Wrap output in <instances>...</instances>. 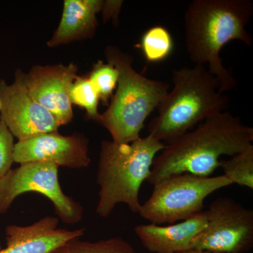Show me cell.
I'll return each mask as SVG.
<instances>
[{"label":"cell","instance_id":"cell-1","mask_svg":"<svg viewBox=\"0 0 253 253\" xmlns=\"http://www.w3.org/2000/svg\"><path fill=\"white\" fill-rule=\"evenodd\" d=\"M253 141V128L224 111L211 116L169 144L155 158L148 182L189 173L211 176L220 167V158L239 154Z\"/></svg>","mask_w":253,"mask_h":253},{"label":"cell","instance_id":"cell-20","mask_svg":"<svg viewBox=\"0 0 253 253\" xmlns=\"http://www.w3.org/2000/svg\"><path fill=\"white\" fill-rule=\"evenodd\" d=\"M14 136L0 118V179L6 175L14 163Z\"/></svg>","mask_w":253,"mask_h":253},{"label":"cell","instance_id":"cell-11","mask_svg":"<svg viewBox=\"0 0 253 253\" xmlns=\"http://www.w3.org/2000/svg\"><path fill=\"white\" fill-rule=\"evenodd\" d=\"M14 162H49L59 167L81 169L90 164L88 139L83 134L45 133L15 144Z\"/></svg>","mask_w":253,"mask_h":253},{"label":"cell","instance_id":"cell-22","mask_svg":"<svg viewBox=\"0 0 253 253\" xmlns=\"http://www.w3.org/2000/svg\"><path fill=\"white\" fill-rule=\"evenodd\" d=\"M178 253H217L209 252V251H198V250H189V251H184V252Z\"/></svg>","mask_w":253,"mask_h":253},{"label":"cell","instance_id":"cell-8","mask_svg":"<svg viewBox=\"0 0 253 253\" xmlns=\"http://www.w3.org/2000/svg\"><path fill=\"white\" fill-rule=\"evenodd\" d=\"M208 223L191 250L246 253L253 247V211L231 198H218L207 211Z\"/></svg>","mask_w":253,"mask_h":253},{"label":"cell","instance_id":"cell-21","mask_svg":"<svg viewBox=\"0 0 253 253\" xmlns=\"http://www.w3.org/2000/svg\"><path fill=\"white\" fill-rule=\"evenodd\" d=\"M123 1L117 0H106L103 3L101 11L104 21H112L114 24L118 21L120 12L122 8Z\"/></svg>","mask_w":253,"mask_h":253},{"label":"cell","instance_id":"cell-13","mask_svg":"<svg viewBox=\"0 0 253 253\" xmlns=\"http://www.w3.org/2000/svg\"><path fill=\"white\" fill-rule=\"evenodd\" d=\"M206 211L168 225L149 223L134 228L145 249L153 253H178L191 250L195 238L207 225Z\"/></svg>","mask_w":253,"mask_h":253},{"label":"cell","instance_id":"cell-24","mask_svg":"<svg viewBox=\"0 0 253 253\" xmlns=\"http://www.w3.org/2000/svg\"><path fill=\"white\" fill-rule=\"evenodd\" d=\"M1 249V245H0V250Z\"/></svg>","mask_w":253,"mask_h":253},{"label":"cell","instance_id":"cell-3","mask_svg":"<svg viewBox=\"0 0 253 253\" xmlns=\"http://www.w3.org/2000/svg\"><path fill=\"white\" fill-rule=\"evenodd\" d=\"M174 86L158 107L148 126L150 135L168 144L196 125L224 112L229 99L219 91L217 78L206 66L195 65L172 71Z\"/></svg>","mask_w":253,"mask_h":253},{"label":"cell","instance_id":"cell-4","mask_svg":"<svg viewBox=\"0 0 253 253\" xmlns=\"http://www.w3.org/2000/svg\"><path fill=\"white\" fill-rule=\"evenodd\" d=\"M165 145L150 134L128 144L101 142L96 174L98 215L107 217L119 204L139 214L141 186L149 179L155 158Z\"/></svg>","mask_w":253,"mask_h":253},{"label":"cell","instance_id":"cell-16","mask_svg":"<svg viewBox=\"0 0 253 253\" xmlns=\"http://www.w3.org/2000/svg\"><path fill=\"white\" fill-rule=\"evenodd\" d=\"M51 253H137L127 241L121 237L101 240L96 242L67 241Z\"/></svg>","mask_w":253,"mask_h":253},{"label":"cell","instance_id":"cell-5","mask_svg":"<svg viewBox=\"0 0 253 253\" xmlns=\"http://www.w3.org/2000/svg\"><path fill=\"white\" fill-rule=\"evenodd\" d=\"M105 56L119 77L109 108L98 123L109 131L113 142L128 144L141 137L145 122L166 97L169 86L138 73L130 55L116 46L106 47Z\"/></svg>","mask_w":253,"mask_h":253},{"label":"cell","instance_id":"cell-10","mask_svg":"<svg viewBox=\"0 0 253 253\" xmlns=\"http://www.w3.org/2000/svg\"><path fill=\"white\" fill-rule=\"evenodd\" d=\"M0 118L18 141L59 131L51 113L30 96L16 75L14 83L0 81Z\"/></svg>","mask_w":253,"mask_h":253},{"label":"cell","instance_id":"cell-19","mask_svg":"<svg viewBox=\"0 0 253 253\" xmlns=\"http://www.w3.org/2000/svg\"><path fill=\"white\" fill-rule=\"evenodd\" d=\"M118 77L119 74L116 67L111 63H104L101 60L95 63L88 77L97 91L100 101L106 106L109 105V99L117 87Z\"/></svg>","mask_w":253,"mask_h":253},{"label":"cell","instance_id":"cell-6","mask_svg":"<svg viewBox=\"0 0 253 253\" xmlns=\"http://www.w3.org/2000/svg\"><path fill=\"white\" fill-rule=\"evenodd\" d=\"M224 175L201 176L182 173L154 184L139 214L152 224L163 225L185 220L202 212L204 201L214 191L231 185Z\"/></svg>","mask_w":253,"mask_h":253},{"label":"cell","instance_id":"cell-2","mask_svg":"<svg viewBox=\"0 0 253 253\" xmlns=\"http://www.w3.org/2000/svg\"><path fill=\"white\" fill-rule=\"evenodd\" d=\"M253 14L252 0H194L184 14L186 50L195 65H208L219 83L222 94L237 84L224 67L221 50L231 41L251 46L253 38L246 26Z\"/></svg>","mask_w":253,"mask_h":253},{"label":"cell","instance_id":"cell-7","mask_svg":"<svg viewBox=\"0 0 253 253\" xmlns=\"http://www.w3.org/2000/svg\"><path fill=\"white\" fill-rule=\"evenodd\" d=\"M59 168L53 163L32 162L10 169L0 179V214L6 212L18 196L36 192L52 203L55 212L63 222L71 225L80 222L83 217V208L63 192Z\"/></svg>","mask_w":253,"mask_h":253},{"label":"cell","instance_id":"cell-9","mask_svg":"<svg viewBox=\"0 0 253 253\" xmlns=\"http://www.w3.org/2000/svg\"><path fill=\"white\" fill-rule=\"evenodd\" d=\"M77 72V66L71 63L35 66L28 73L18 71L16 75L30 96L61 126L68 124L73 118L70 91L78 76Z\"/></svg>","mask_w":253,"mask_h":253},{"label":"cell","instance_id":"cell-18","mask_svg":"<svg viewBox=\"0 0 253 253\" xmlns=\"http://www.w3.org/2000/svg\"><path fill=\"white\" fill-rule=\"evenodd\" d=\"M70 99L72 104L85 109L89 119L97 122L99 121L101 113H99V94L88 77L76 78L70 91Z\"/></svg>","mask_w":253,"mask_h":253},{"label":"cell","instance_id":"cell-12","mask_svg":"<svg viewBox=\"0 0 253 253\" xmlns=\"http://www.w3.org/2000/svg\"><path fill=\"white\" fill-rule=\"evenodd\" d=\"M58 225L57 217L47 216L31 225L9 226L6 247L0 253H51L67 241L84 235V229L68 230Z\"/></svg>","mask_w":253,"mask_h":253},{"label":"cell","instance_id":"cell-14","mask_svg":"<svg viewBox=\"0 0 253 253\" xmlns=\"http://www.w3.org/2000/svg\"><path fill=\"white\" fill-rule=\"evenodd\" d=\"M103 0H65L59 26L47 45L54 46L91 38L98 26L96 15Z\"/></svg>","mask_w":253,"mask_h":253},{"label":"cell","instance_id":"cell-17","mask_svg":"<svg viewBox=\"0 0 253 253\" xmlns=\"http://www.w3.org/2000/svg\"><path fill=\"white\" fill-rule=\"evenodd\" d=\"M219 168L232 184L253 189V145L229 159L221 160Z\"/></svg>","mask_w":253,"mask_h":253},{"label":"cell","instance_id":"cell-23","mask_svg":"<svg viewBox=\"0 0 253 253\" xmlns=\"http://www.w3.org/2000/svg\"><path fill=\"white\" fill-rule=\"evenodd\" d=\"M0 109H1V101H0Z\"/></svg>","mask_w":253,"mask_h":253},{"label":"cell","instance_id":"cell-15","mask_svg":"<svg viewBox=\"0 0 253 253\" xmlns=\"http://www.w3.org/2000/svg\"><path fill=\"white\" fill-rule=\"evenodd\" d=\"M140 46L148 62L159 63L172 54L174 41L167 28L162 26H154L143 34Z\"/></svg>","mask_w":253,"mask_h":253}]
</instances>
